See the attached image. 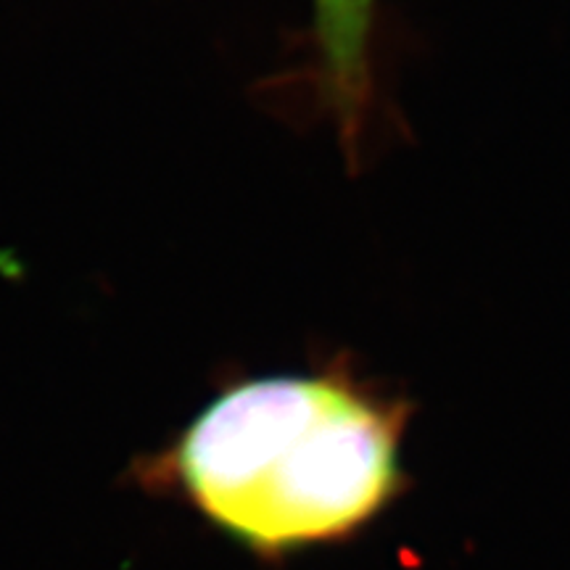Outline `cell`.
Instances as JSON below:
<instances>
[{"mask_svg": "<svg viewBox=\"0 0 570 570\" xmlns=\"http://www.w3.org/2000/svg\"><path fill=\"white\" fill-rule=\"evenodd\" d=\"M375 0H315V30L325 88L341 119L346 146H354L367 101V51Z\"/></svg>", "mask_w": 570, "mask_h": 570, "instance_id": "7a4b0ae2", "label": "cell"}, {"mask_svg": "<svg viewBox=\"0 0 570 570\" xmlns=\"http://www.w3.org/2000/svg\"><path fill=\"white\" fill-rule=\"evenodd\" d=\"M402 404L333 362L230 377L127 481L259 560L344 539L402 487Z\"/></svg>", "mask_w": 570, "mask_h": 570, "instance_id": "6da1fadb", "label": "cell"}]
</instances>
